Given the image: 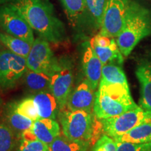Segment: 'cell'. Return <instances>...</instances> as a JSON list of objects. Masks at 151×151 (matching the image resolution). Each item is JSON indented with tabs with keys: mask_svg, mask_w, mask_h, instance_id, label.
<instances>
[{
	"mask_svg": "<svg viewBox=\"0 0 151 151\" xmlns=\"http://www.w3.org/2000/svg\"><path fill=\"white\" fill-rule=\"evenodd\" d=\"M0 4L16 9L39 37L48 42L60 43L67 39L65 25L50 0H0Z\"/></svg>",
	"mask_w": 151,
	"mask_h": 151,
	"instance_id": "cell-1",
	"label": "cell"
},
{
	"mask_svg": "<svg viewBox=\"0 0 151 151\" xmlns=\"http://www.w3.org/2000/svg\"><path fill=\"white\" fill-rule=\"evenodd\" d=\"M138 106L132 99L129 86L99 83L94 105V113L98 119L118 116Z\"/></svg>",
	"mask_w": 151,
	"mask_h": 151,
	"instance_id": "cell-2",
	"label": "cell"
},
{
	"mask_svg": "<svg viewBox=\"0 0 151 151\" xmlns=\"http://www.w3.org/2000/svg\"><path fill=\"white\" fill-rule=\"evenodd\" d=\"M150 33V12L132 1L124 27L116 40L122 55H129L138 43Z\"/></svg>",
	"mask_w": 151,
	"mask_h": 151,
	"instance_id": "cell-3",
	"label": "cell"
},
{
	"mask_svg": "<svg viewBox=\"0 0 151 151\" xmlns=\"http://www.w3.org/2000/svg\"><path fill=\"white\" fill-rule=\"evenodd\" d=\"M97 116L86 111H63L60 121L64 135L71 139L91 143L97 130Z\"/></svg>",
	"mask_w": 151,
	"mask_h": 151,
	"instance_id": "cell-4",
	"label": "cell"
},
{
	"mask_svg": "<svg viewBox=\"0 0 151 151\" xmlns=\"http://www.w3.org/2000/svg\"><path fill=\"white\" fill-rule=\"evenodd\" d=\"M151 121V111L138 106L122 114L101 119V127L106 135L115 139L122 136L139 124Z\"/></svg>",
	"mask_w": 151,
	"mask_h": 151,
	"instance_id": "cell-5",
	"label": "cell"
},
{
	"mask_svg": "<svg viewBox=\"0 0 151 151\" xmlns=\"http://www.w3.org/2000/svg\"><path fill=\"white\" fill-rule=\"evenodd\" d=\"M132 0H107L99 33L116 38L123 29Z\"/></svg>",
	"mask_w": 151,
	"mask_h": 151,
	"instance_id": "cell-6",
	"label": "cell"
},
{
	"mask_svg": "<svg viewBox=\"0 0 151 151\" xmlns=\"http://www.w3.org/2000/svg\"><path fill=\"white\" fill-rule=\"evenodd\" d=\"M26 58L8 50L0 51V89L14 88L27 72Z\"/></svg>",
	"mask_w": 151,
	"mask_h": 151,
	"instance_id": "cell-7",
	"label": "cell"
},
{
	"mask_svg": "<svg viewBox=\"0 0 151 151\" xmlns=\"http://www.w3.org/2000/svg\"><path fill=\"white\" fill-rule=\"evenodd\" d=\"M0 29L32 45L35 40L32 28L22 15L10 5L0 4Z\"/></svg>",
	"mask_w": 151,
	"mask_h": 151,
	"instance_id": "cell-8",
	"label": "cell"
},
{
	"mask_svg": "<svg viewBox=\"0 0 151 151\" xmlns=\"http://www.w3.org/2000/svg\"><path fill=\"white\" fill-rule=\"evenodd\" d=\"M26 61L28 69L46 73L50 76L59 65V60L55 57L48 41L39 37L32 45Z\"/></svg>",
	"mask_w": 151,
	"mask_h": 151,
	"instance_id": "cell-9",
	"label": "cell"
},
{
	"mask_svg": "<svg viewBox=\"0 0 151 151\" xmlns=\"http://www.w3.org/2000/svg\"><path fill=\"white\" fill-rule=\"evenodd\" d=\"M73 71L71 62L67 58L59 60V65L51 75L50 92L58 101L60 109L62 110L72 89Z\"/></svg>",
	"mask_w": 151,
	"mask_h": 151,
	"instance_id": "cell-10",
	"label": "cell"
},
{
	"mask_svg": "<svg viewBox=\"0 0 151 151\" xmlns=\"http://www.w3.org/2000/svg\"><path fill=\"white\" fill-rule=\"evenodd\" d=\"M95 94L94 90L85 80L71 90L67 101V108L69 111H86L94 112Z\"/></svg>",
	"mask_w": 151,
	"mask_h": 151,
	"instance_id": "cell-11",
	"label": "cell"
},
{
	"mask_svg": "<svg viewBox=\"0 0 151 151\" xmlns=\"http://www.w3.org/2000/svg\"><path fill=\"white\" fill-rule=\"evenodd\" d=\"M70 24L77 32L89 28L86 0H60Z\"/></svg>",
	"mask_w": 151,
	"mask_h": 151,
	"instance_id": "cell-12",
	"label": "cell"
},
{
	"mask_svg": "<svg viewBox=\"0 0 151 151\" xmlns=\"http://www.w3.org/2000/svg\"><path fill=\"white\" fill-rule=\"evenodd\" d=\"M82 62L86 80L90 84L92 89L95 90L101 80L103 65L90 46V42L86 43L85 46Z\"/></svg>",
	"mask_w": 151,
	"mask_h": 151,
	"instance_id": "cell-13",
	"label": "cell"
},
{
	"mask_svg": "<svg viewBox=\"0 0 151 151\" xmlns=\"http://www.w3.org/2000/svg\"><path fill=\"white\" fill-rule=\"evenodd\" d=\"M136 75L141 86L140 107L151 111V60L138 66Z\"/></svg>",
	"mask_w": 151,
	"mask_h": 151,
	"instance_id": "cell-14",
	"label": "cell"
},
{
	"mask_svg": "<svg viewBox=\"0 0 151 151\" xmlns=\"http://www.w3.org/2000/svg\"><path fill=\"white\" fill-rule=\"evenodd\" d=\"M37 106L39 118L55 120L59 114L60 106L58 101L51 92H41L35 93L32 97Z\"/></svg>",
	"mask_w": 151,
	"mask_h": 151,
	"instance_id": "cell-15",
	"label": "cell"
},
{
	"mask_svg": "<svg viewBox=\"0 0 151 151\" xmlns=\"http://www.w3.org/2000/svg\"><path fill=\"white\" fill-rule=\"evenodd\" d=\"M32 130L38 139L49 146L60 135V128L55 120L39 118L34 121Z\"/></svg>",
	"mask_w": 151,
	"mask_h": 151,
	"instance_id": "cell-16",
	"label": "cell"
},
{
	"mask_svg": "<svg viewBox=\"0 0 151 151\" xmlns=\"http://www.w3.org/2000/svg\"><path fill=\"white\" fill-rule=\"evenodd\" d=\"M90 46L103 65L106 64H117L122 65L123 63V55L120 52L114 38L110 44L106 46H99L94 44H90Z\"/></svg>",
	"mask_w": 151,
	"mask_h": 151,
	"instance_id": "cell-17",
	"label": "cell"
},
{
	"mask_svg": "<svg viewBox=\"0 0 151 151\" xmlns=\"http://www.w3.org/2000/svg\"><path fill=\"white\" fill-rule=\"evenodd\" d=\"M4 116L6 121L8 124L7 125L14 132V133L21 132L22 134L26 130L31 129L35 121L17 112L14 103L9 104L6 107Z\"/></svg>",
	"mask_w": 151,
	"mask_h": 151,
	"instance_id": "cell-18",
	"label": "cell"
},
{
	"mask_svg": "<svg viewBox=\"0 0 151 151\" xmlns=\"http://www.w3.org/2000/svg\"><path fill=\"white\" fill-rule=\"evenodd\" d=\"M113 139L119 142L134 143L151 142V121L139 124L122 136Z\"/></svg>",
	"mask_w": 151,
	"mask_h": 151,
	"instance_id": "cell-19",
	"label": "cell"
},
{
	"mask_svg": "<svg viewBox=\"0 0 151 151\" xmlns=\"http://www.w3.org/2000/svg\"><path fill=\"white\" fill-rule=\"evenodd\" d=\"M51 76L46 73L36 72L27 69L24 76V83L29 91L38 93L41 92H50Z\"/></svg>",
	"mask_w": 151,
	"mask_h": 151,
	"instance_id": "cell-20",
	"label": "cell"
},
{
	"mask_svg": "<svg viewBox=\"0 0 151 151\" xmlns=\"http://www.w3.org/2000/svg\"><path fill=\"white\" fill-rule=\"evenodd\" d=\"M90 143L69 139L66 136H58L49 145L50 151H87Z\"/></svg>",
	"mask_w": 151,
	"mask_h": 151,
	"instance_id": "cell-21",
	"label": "cell"
},
{
	"mask_svg": "<svg viewBox=\"0 0 151 151\" xmlns=\"http://www.w3.org/2000/svg\"><path fill=\"white\" fill-rule=\"evenodd\" d=\"M0 42L10 51L25 58L32 47V44L27 41L4 32H0Z\"/></svg>",
	"mask_w": 151,
	"mask_h": 151,
	"instance_id": "cell-22",
	"label": "cell"
},
{
	"mask_svg": "<svg viewBox=\"0 0 151 151\" xmlns=\"http://www.w3.org/2000/svg\"><path fill=\"white\" fill-rule=\"evenodd\" d=\"M107 0H86L89 28L101 27V20Z\"/></svg>",
	"mask_w": 151,
	"mask_h": 151,
	"instance_id": "cell-23",
	"label": "cell"
},
{
	"mask_svg": "<svg viewBox=\"0 0 151 151\" xmlns=\"http://www.w3.org/2000/svg\"><path fill=\"white\" fill-rule=\"evenodd\" d=\"M99 83L129 86L121 65L117 64H106L103 65L101 78Z\"/></svg>",
	"mask_w": 151,
	"mask_h": 151,
	"instance_id": "cell-24",
	"label": "cell"
},
{
	"mask_svg": "<svg viewBox=\"0 0 151 151\" xmlns=\"http://www.w3.org/2000/svg\"><path fill=\"white\" fill-rule=\"evenodd\" d=\"M16 145L14 132L6 124L0 122V151H13Z\"/></svg>",
	"mask_w": 151,
	"mask_h": 151,
	"instance_id": "cell-25",
	"label": "cell"
},
{
	"mask_svg": "<svg viewBox=\"0 0 151 151\" xmlns=\"http://www.w3.org/2000/svg\"><path fill=\"white\" fill-rule=\"evenodd\" d=\"M17 112L32 120L39 118L35 101L32 97L25 98L18 103H14Z\"/></svg>",
	"mask_w": 151,
	"mask_h": 151,
	"instance_id": "cell-26",
	"label": "cell"
},
{
	"mask_svg": "<svg viewBox=\"0 0 151 151\" xmlns=\"http://www.w3.org/2000/svg\"><path fill=\"white\" fill-rule=\"evenodd\" d=\"M17 151H50L46 143L37 138L32 139H21Z\"/></svg>",
	"mask_w": 151,
	"mask_h": 151,
	"instance_id": "cell-27",
	"label": "cell"
},
{
	"mask_svg": "<svg viewBox=\"0 0 151 151\" xmlns=\"http://www.w3.org/2000/svg\"><path fill=\"white\" fill-rule=\"evenodd\" d=\"M117 151H151V142L134 143L116 141Z\"/></svg>",
	"mask_w": 151,
	"mask_h": 151,
	"instance_id": "cell-28",
	"label": "cell"
},
{
	"mask_svg": "<svg viewBox=\"0 0 151 151\" xmlns=\"http://www.w3.org/2000/svg\"><path fill=\"white\" fill-rule=\"evenodd\" d=\"M92 151H117L116 143L112 138L105 134L98 139Z\"/></svg>",
	"mask_w": 151,
	"mask_h": 151,
	"instance_id": "cell-29",
	"label": "cell"
},
{
	"mask_svg": "<svg viewBox=\"0 0 151 151\" xmlns=\"http://www.w3.org/2000/svg\"><path fill=\"white\" fill-rule=\"evenodd\" d=\"M1 104H2V100H1V97H0V107H1Z\"/></svg>",
	"mask_w": 151,
	"mask_h": 151,
	"instance_id": "cell-30",
	"label": "cell"
},
{
	"mask_svg": "<svg viewBox=\"0 0 151 151\" xmlns=\"http://www.w3.org/2000/svg\"><path fill=\"white\" fill-rule=\"evenodd\" d=\"M0 43H1V42H0ZM1 44H0V51H1Z\"/></svg>",
	"mask_w": 151,
	"mask_h": 151,
	"instance_id": "cell-31",
	"label": "cell"
}]
</instances>
